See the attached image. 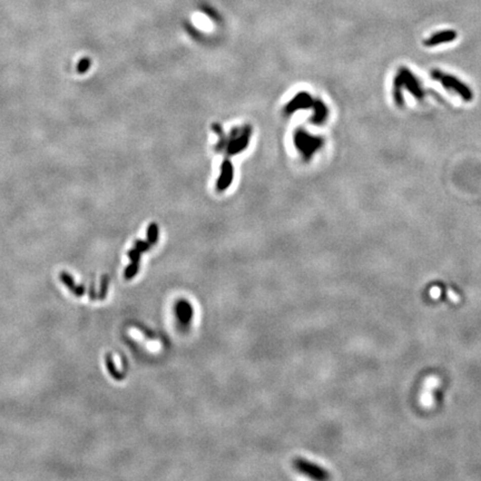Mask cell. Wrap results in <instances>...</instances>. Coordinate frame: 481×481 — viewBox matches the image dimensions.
Returning <instances> with one entry per match:
<instances>
[{"instance_id":"cell-2","label":"cell","mask_w":481,"mask_h":481,"mask_svg":"<svg viewBox=\"0 0 481 481\" xmlns=\"http://www.w3.org/2000/svg\"><path fill=\"white\" fill-rule=\"evenodd\" d=\"M294 465L301 472L307 474V476H310L313 479L323 480L329 478V473L324 470V469L317 467L314 463H311L304 459H296L294 461Z\"/></svg>"},{"instance_id":"cell-5","label":"cell","mask_w":481,"mask_h":481,"mask_svg":"<svg viewBox=\"0 0 481 481\" xmlns=\"http://www.w3.org/2000/svg\"><path fill=\"white\" fill-rule=\"evenodd\" d=\"M59 278L60 281H63L66 284L67 288L74 292L76 296H83L85 294V287H84V285H76L74 278H72L68 273L61 272L59 274Z\"/></svg>"},{"instance_id":"cell-10","label":"cell","mask_w":481,"mask_h":481,"mask_svg":"<svg viewBox=\"0 0 481 481\" xmlns=\"http://www.w3.org/2000/svg\"><path fill=\"white\" fill-rule=\"evenodd\" d=\"M91 64H92L91 59H88V58L82 59V60L79 61V64H78V66H77L78 72H81V74H84V72H86L87 69L89 68V67H91Z\"/></svg>"},{"instance_id":"cell-9","label":"cell","mask_w":481,"mask_h":481,"mask_svg":"<svg viewBox=\"0 0 481 481\" xmlns=\"http://www.w3.org/2000/svg\"><path fill=\"white\" fill-rule=\"evenodd\" d=\"M157 234H158V228L155 224H152L148 227V232H147V238L149 240L150 244H155L156 240H157Z\"/></svg>"},{"instance_id":"cell-1","label":"cell","mask_w":481,"mask_h":481,"mask_svg":"<svg viewBox=\"0 0 481 481\" xmlns=\"http://www.w3.org/2000/svg\"><path fill=\"white\" fill-rule=\"evenodd\" d=\"M431 76L433 77L434 81L439 82L441 85H443L447 91L455 93L457 95L466 100V102H470L473 97V94L471 93L470 89L465 84L461 83L457 77L449 75V74H445L441 70H432Z\"/></svg>"},{"instance_id":"cell-6","label":"cell","mask_w":481,"mask_h":481,"mask_svg":"<svg viewBox=\"0 0 481 481\" xmlns=\"http://www.w3.org/2000/svg\"><path fill=\"white\" fill-rule=\"evenodd\" d=\"M105 360H106V366H107V370H108V372H109V374H110L111 377H113V378L116 379V380H118V381H121V380H123V379L125 378V374H124V373H121V372L116 369L115 363H114L113 359H111V355H110L109 353L106 354Z\"/></svg>"},{"instance_id":"cell-8","label":"cell","mask_w":481,"mask_h":481,"mask_svg":"<svg viewBox=\"0 0 481 481\" xmlns=\"http://www.w3.org/2000/svg\"><path fill=\"white\" fill-rule=\"evenodd\" d=\"M137 272H138V263L132 262V264H130L126 267V270L124 272V276L126 279H131L136 275Z\"/></svg>"},{"instance_id":"cell-11","label":"cell","mask_w":481,"mask_h":481,"mask_svg":"<svg viewBox=\"0 0 481 481\" xmlns=\"http://www.w3.org/2000/svg\"><path fill=\"white\" fill-rule=\"evenodd\" d=\"M128 256L131 257L132 262L139 263V260H141V252H139L137 249H133L128 252Z\"/></svg>"},{"instance_id":"cell-3","label":"cell","mask_w":481,"mask_h":481,"mask_svg":"<svg viewBox=\"0 0 481 481\" xmlns=\"http://www.w3.org/2000/svg\"><path fill=\"white\" fill-rule=\"evenodd\" d=\"M458 33L455 30H443V31H438L432 33L428 39L423 42V45L426 47H434V46H439L440 44H445V43H451L457 39Z\"/></svg>"},{"instance_id":"cell-4","label":"cell","mask_w":481,"mask_h":481,"mask_svg":"<svg viewBox=\"0 0 481 481\" xmlns=\"http://www.w3.org/2000/svg\"><path fill=\"white\" fill-rule=\"evenodd\" d=\"M175 311H176L177 318L180 320V322L183 324V326H188L193 316V309L191 304H189L185 300H181L180 302H177Z\"/></svg>"},{"instance_id":"cell-7","label":"cell","mask_w":481,"mask_h":481,"mask_svg":"<svg viewBox=\"0 0 481 481\" xmlns=\"http://www.w3.org/2000/svg\"><path fill=\"white\" fill-rule=\"evenodd\" d=\"M108 283H109L108 275H104L103 278H102V283H100V291L98 293V300H104L106 296H107Z\"/></svg>"},{"instance_id":"cell-12","label":"cell","mask_w":481,"mask_h":481,"mask_svg":"<svg viewBox=\"0 0 481 481\" xmlns=\"http://www.w3.org/2000/svg\"><path fill=\"white\" fill-rule=\"evenodd\" d=\"M150 248V243H147V242H144V240L142 239H137L136 240V249L141 252H146L148 251V249Z\"/></svg>"}]
</instances>
